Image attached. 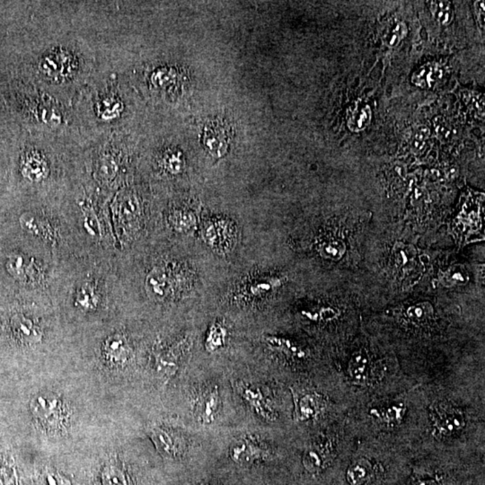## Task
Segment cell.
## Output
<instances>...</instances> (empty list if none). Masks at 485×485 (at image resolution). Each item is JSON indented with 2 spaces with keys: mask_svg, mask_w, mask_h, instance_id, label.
<instances>
[{
  "mask_svg": "<svg viewBox=\"0 0 485 485\" xmlns=\"http://www.w3.org/2000/svg\"><path fill=\"white\" fill-rule=\"evenodd\" d=\"M328 445L315 443L311 445L304 456L303 463L310 472H317L322 469L328 458L330 450Z\"/></svg>",
  "mask_w": 485,
  "mask_h": 485,
  "instance_id": "obj_21",
  "label": "cell"
},
{
  "mask_svg": "<svg viewBox=\"0 0 485 485\" xmlns=\"http://www.w3.org/2000/svg\"><path fill=\"white\" fill-rule=\"evenodd\" d=\"M438 70L433 64H427L419 68L412 77L413 84L423 88H430L433 87L438 79Z\"/></svg>",
  "mask_w": 485,
  "mask_h": 485,
  "instance_id": "obj_23",
  "label": "cell"
},
{
  "mask_svg": "<svg viewBox=\"0 0 485 485\" xmlns=\"http://www.w3.org/2000/svg\"><path fill=\"white\" fill-rule=\"evenodd\" d=\"M146 287L152 297L157 300H163L172 293L173 283L171 277L163 270H154L148 274Z\"/></svg>",
  "mask_w": 485,
  "mask_h": 485,
  "instance_id": "obj_18",
  "label": "cell"
},
{
  "mask_svg": "<svg viewBox=\"0 0 485 485\" xmlns=\"http://www.w3.org/2000/svg\"><path fill=\"white\" fill-rule=\"evenodd\" d=\"M430 12L440 24L449 25L454 18V10L451 3L447 1L429 2Z\"/></svg>",
  "mask_w": 485,
  "mask_h": 485,
  "instance_id": "obj_24",
  "label": "cell"
},
{
  "mask_svg": "<svg viewBox=\"0 0 485 485\" xmlns=\"http://www.w3.org/2000/svg\"><path fill=\"white\" fill-rule=\"evenodd\" d=\"M99 300L96 289L90 283L85 284L80 289L79 293L77 297V304L83 309L88 310V311L96 308Z\"/></svg>",
  "mask_w": 485,
  "mask_h": 485,
  "instance_id": "obj_25",
  "label": "cell"
},
{
  "mask_svg": "<svg viewBox=\"0 0 485 485\" xmlns=\"http://www.w3.org/2000/svg\"><path fill=\"white\" fill-rule=\"evenodd\" d=\"M295 418L308 421L317 417L324 408L322 397L315 393L293 391Z\"/></svg>",
  "mask_w": 485,
  "mask_h": 485,
  "instance_id": "obj_9",
  "label": "cell"
},
{
  "mask_svg": "<svg viewBox=\"0 0 485 485\" xmlns=\"http://www.w3.org/2000/svg\"><path fill=\"white\" fill-rule=\"evenodd\" d=\"M68 404L58 395L51 392L38 394L31 402L34 420L49 434H60L67 429L70 421Z\"/></svg>",
  "mask_w": 485,
  "mask_h": 485,
  "instance_id": "obj_5",
  "label": "cell"
},
{
  "mask_svg": "<svg viewBox=\"0 0 485 485\" xmlns=\"http://www.w3.org/2000/svg\"><path fill=\"white\" fill-rule=\"evenodd\" d=\"M237 391L257 415L268 421H274L276 418L274 407L258 387L239 382L237 383Z\"/></svg>",
  "mask_w": 485,
  "mask_h": 485,
  "instance_id": "obj_7",
  "label": "cell"
},
{
  "mask_svg": "<svg viewBox=\"0 0 485 485\" xmlns=\"http://www.w3.org/2000/svg\"><path fill=\"white\" fill-rule=\"evenodd\" d=\"M154 163L163 174L176 176L185 168L183 155L172 145H161L155 151Z\"/></svg>",
  "mask_w": 485,
  "mask_h": 485,
  "instance_id": "obj_11",
  "label": "cell"
},
{
  "mask_svg": "<svg viewBox=\"0 0 485 485\" xmlns=\"http://www.w3.org/2000/svg\"><path fill=\"white\" fill-rule=\"evenodd\" d=\"M8 269L11 274L19 279L31 281V283H41L42 275L41 269L36 265L34 260L27 261L22 255H15L8 262Z\"/></svg>",
  "mask_w": 485,
  "mask_h": 485,
  "instance_id": "obj_15",
  "label": "cell"
},
{
  "mask_svg": "<svg viewBox=\"0 0 485 485\" xmlns=\"http://www.w3.org/2000/svg\"><path fill=\"white\" fill-rule=\"evenodd\" d=\"M198 485H213V484H209V483H202V484H198Z\"/></svg>",
  "mask_w": 485,
  "mask_h": 485,
  "instance_id": "obj_30",
  "label": "cell"
},
{
  "mask_svg": "<svg viewBox=\"0 0 485 485\" xmlns=\"http://www.w3.org/2000/svg\"><path fill=\"white\" fill-rule=\"evenodd\" d=\"M148 432L157 451L163 458H176L182 453L181 442L170 430L160 425H153L148 428Z\"/></svg>",
  "mask_w": 485,
  "mask_h": 485,
  "instance_id": "obj_8",
  "label": "cell"
},
{
  "mask_svg": "<svg viewBox=\"0 0 485 485\" xmlns=\"http://www.w3.org/2000/svg\"><path fill=\"white\" fill-rule=\"evenodd\" d=\"M130 83L97 58L96 70L71 105L82 148L111 134L128 133L134 106Z\"/></svg>",
  "mask_w": 485,
  "mask_h": 485,
  "instance_id": "obj_2",
  "label": "cell"
},
{
  "mask_svg": "<svg viewBox=\"0 0 485 485\" xmlns=\"http://www.w3.org/2000/svg\"><path fill=\"white\" fill-rule=\"evenodd\" d=\"M205 144L212 156L223 157L228 152L229 146L228 131L220 122L208 125L205 133Z\"/></svg>",
  "mask_w": 485,
  "mask_h": 485,
  "instance_id": "obj_14",
  "label": "cell"
},
{
  "mask_svg": "<svg viewBox=\"0 0 485 485\" xmlns=\"http://www.w3.org/2000/svg\"><path fill=\"white\" fill-rule=\"evenodd\" d=\"M265 341L270 348L283 352L284 354L298 358H304L306 356V353L302 349L295 345L291 341L286 340V339L277 337H266Z\"/></svg>",
  "mask_w": 485,
  "mask_h": 485,
  "instance_id": "obj_22",
  "label": "cell"
},
{
  "mask_svg": "<svg viewBox=\"0 0 485 485\" xmlns=\"http://www.w3.org/2000/svg\"><path fill=\"white\" fill-rule=\"evenodd\" d=\"M435 426L442 434H451L464 425L463 415L459 410L447 404H438L432 411Z\"/></svg>",
  "mask_w": 485,
  "mask_h": 485,
  "instance_id": "obj_10",
  "label": "cell"
},
{
  "mask_svg": "<svg viewBox=\"0 0 485 485\" xmlns=\"http://www.w3.org/2000/svg\"><path fill=\"white\" fill-rule=\"evenodd\" d=\"M187 344V341L183 340L159 356L157 365L163 375L172 376L176 372L180 358L185 353Z\"/></svg>",
  "mask_w": 485,
  "mask_h": 485,
  "instance_id": "obj_19",
  "label": "cell"
},
{
  "mask_svg": "<svg viewBox=\"0 0 485 485\" xmlns=\"http://www.w3.org/2000/svg\"><path fill=\"white\" fill-rule=\"evenodd\" d=\"M371 109L369 105H355L349 109L347 114V125L350 130L358 133L365 130L371 120Z\"/></svg>",
  "mask_w": 485,
  "mask_h": 485,
  "instance_id": "obj_20",
  "label": "cell"
},
{
  "mask_svg": "<svg viewBox=\"0 0 485 485\" xmlns=\"http://www.w3.org/2000/svg\"><path fill=\"white\" fill-rule=\"evenodd\" d=\"M131 142L128 131L109 135L82 148L83 157L97 185L106 188L116 185L130 157Z\"/></svg>",
  "mask_w": 485,
  "mask_h": 485,
  "instance_id": "obj_4",
  "label": "cell"
},
{
  "mask_svg": "<svg viewBox=\"0 0 485 485\" xmlns=\"http://www.w3.org/2000/svg\"><path fill=\"white\" fill-rule=\"evenodd\" d=\"M11 332L19 343L34 344L42 340V334L40 327L30 318L22 314H16L10 321Z\"/></svg>",
  "mask_w": 485,
  "mask_h": 485,
  "instance_id": "obj_12",
  "label": "cell"
},
{
  "mask_svg": "<svg viewBox=\"0 0 485 485\" xmlns=\"http://www.w3.org/2000/svg\"><path fill=\"white\" fill-rule=\"evenodd\" d=\"M130 347L122 335H114L105 341L103 356L109 363L120 365L125 363L130 356Z\"/></svg>",
  "mask_w": 485,
  "mask_h": 485,
  "instance_id": "obj_17",
  "label": "cell"
},
{
  "mask_svg": "<svg viewBox=\"0 0 485 485\" xmlns=\"http://www.w3.org/2000/svg\"><path fill=\"white\" fill-rule=\"evenodd\" d=\"M220 394L218 387L206 389L198 398L195 415L202 423H213L220 408Z\"/></svg>",
  "mask_w": 485,
  "mask_h": 485,
  "instance_id": "obj_13",
  "label": "cell"
},
{
  "mask_svg": "<svg viewBox=\"0 0 485 485\" xmlns=\"http://www.w3.org/2000/svg\"><path fill=\"white\" fill-rule=\"evenodd\" d=\"M25 46L16 80L73 105L97 67L93 40L73 1L28 4Z\"/></svg>",
  "mask_w": 485,
  "mask_h": 485,
  "instance_id": "obj_1",
  "label": "cell"
},
{
  "mask_svg": "<svg viewBox=\"0 0 485 485\" xmlns=\"http://www.w3.org/2000/svg\"><path fill=\"white\" fill-rule=\"evenodd\" d=\"M226 337V329L219 323L213 324L209 330L208 338L206 340V348L209 352L220 349L225 343Z\"/></svg>",
  "mask_w": 485,
  "mask_h": 485,
  "instance_id": "obj_26",
  "label": "cell"
},
{
  "mask_svg": "<svg viewBox=\"0 0 485 485\" xmlns=\"http://www.w3.org/2000/svg\"><path fill=\"white\" fill-rule=\"evenodd\" d=\"M10 90L19 127L31 133L73 137L81 145L70 105L18 80H13Z\"/></svg>",
  "mask_w": 485,
  "mask_h": 485,
  "instance_id": "obj_3",
  "label": "cell"
},
{
  "mask_svg": "<svg viewBox=\"0 0 485 485\" xmlns=\"http://www.w3.org/2000/svg\"><path fill=\"white\" fill-rule=\"evenodd\" d=\"M258 286H254V288H252V293L254 294H258V293H263V292L269 291L270 289H272V281H267V283H260L257 284Z\"/></svg>",
  "mask_w": 485,
  "mask_h": 485,
  "instance_id": "obj_29",
  "label": "cell"
},
{
  "mask_svg": "<svg viewBox=\"0 0 485 485\" xmlns=\"http://www.w3.org/2000/svg\"><path fill=\"white\" fill-rule=\"evenodd\" d=\"M231 456L235 462L241 464H249L265 460L271 456V451L257 438L250 436L241 437L232 444Z\"/></svg>",
  "mask_w": 485,
  "mask_h": 485,
  "instance_id": "obj_6",
  "label": "cell"
},
{
  "mask_svg": "<svg viewBox=\"0 0 485 485\" xmlns=\"http://www.w3.org/2000/svg\"><path fill=\"white\" fill-rule=\"evenodd\" d=\"M21 224L25 229L42 239L54 243L56 241L55 229L45 218L38 215L25 213L21 217Z\"/></svg>",
  "mask_w": 485,
  "mask_h": 485,
  "instance_id": "obj_16",
  "label": "cell"
},
{
  "mask_svg": "<svg viewBox=\"0 0 485 485\" xmlns=\"http://www.w3.org/2000/svg\"><path fill=\"white\" fill-rule=\"evenodd\" d=\"M406 34V25H404V24H402V23H399V24L395 25L394 29H392L391 31H389V33L386 34V36L384 37V41L386 42L387 46H389V47H393V46H395L399 44V42L404 38Z\"/></svg>",
  "mask_w": 485,
  "mask_h": 485,
  "instance_id": "obj_27",
  "label": "cell"
},
{
  "mask_svg": "<svg viewBox=\"0 0 485 485\" xmlns=\"http://www.w3.org/2000/svg\"><path fill=\"white\" fill-rule=\"evenodd\" d=\"M475 8L476 11V16H477L478 23L481 27L484 28L485 22V8H484V1H476L475 3Z\"/></svg>",
  "mask_w": 485,
  "mask_h": 485,
  "instance_id": "obj_28",
  "label": "cell"
}]
</instances>
